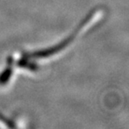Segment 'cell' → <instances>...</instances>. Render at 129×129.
Instances as JSON below:
<instances>
[{
    "label": "cell",
    "mask_w": 129,
    "mask_h": 129,
    "mask_svg": "<svg viewBox=\"0 0 129 129\" xmlns=\"http://www.w3.org/2000/svg\"><path fill=\"white\" fill-rule=\"evenodd\" d=\"M2 116L0 114V127H1V126H4V127H14V126L11 124V122H9V120H8L7 118H5L4 117H2Z\"/></svg>",
    "instance_id": "obj_2"
},
{
    "label": "cell",
    "mask_w": 129,
    "mask_h": 129,
    "mask_svg": "<svg viewBox=\"0 0 129 129\" xmlns=\"http://www.w3.org/2000/svg\"><path fill=\"white\" fill-rule=\"evenodd\" d=\"M12 75V70L11 66H8L5 71L0 75V84H4L6 83V81H8L10 79Z\"/></svg>",
    "instance_id": "obj_1"
}]
</instances>
